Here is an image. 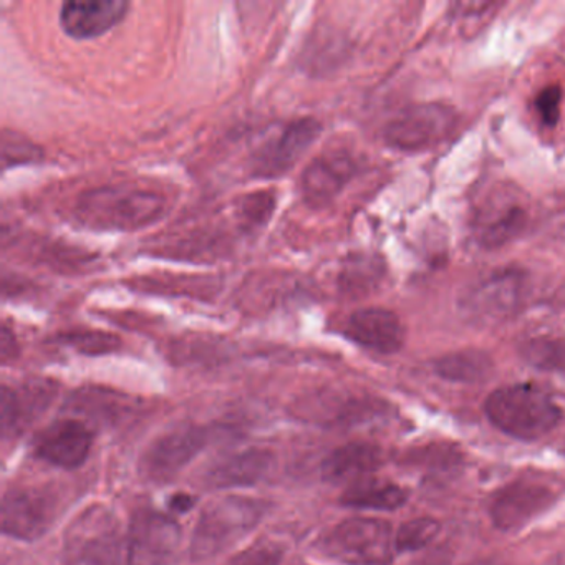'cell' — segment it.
<instances>
[{"instance_id": "obj_14", "label": "cell", "mask_w": 565, "mask_h": 565, "mask_svg": "<svg viewBox=\"0 0 565 565\" xmlns=\"http://www.w3.org/2000/svg\"><path fill=\"white\" fill-rule=\"evenodd\" d=\"M55 389L50 382L24 383L19 387H2L0 392V428L4 439L14 438L24 431L50 405Z\"/></svg>"}, {"instance_id": "obj_10", "label": "cell", "mask_w": 565, "mask_h": 565, "mask_svg": "<svg viewBox=\"0 0 565 565\" xmlns=\"http://www.w3.org/2000/svg\"><path fill=\"white\" fill-rule=\"evenodd\" d=\"M181 544V529L163 512L141 509L131 521L128 539L130 565H168Z\"/></svg>"}, {"instance_id": "obj_28", "label": "cell", "mask_w": 565, "mask_h": 565, "mask_svg": "<svg viewBox=\"0 0 565 565\" xmlns=\"http://www.w3.org/2000/svg\"><path fill=\"white\" fill-rule=\"evenodd\" d=\"M284 547L279 542L260 541L253 547L235 555L229 565H279L284 557Z\"/></svg>"}, {"instance_id": "obj_29", "label": "cell", "mask_w": 565, "mask_h": 565, "mask_svg": "<svg viewBox=\"0 0 565 565\" xmlns=\"http://www.w3.org/2000/svg\"><path fill=\"white\" fill-rule=\"evenodd\" d=\"M274 209V198L269 193L247 196L241 205V216L247 226H261L267 221Z\"/></svg>"}, {"instance_id": "obj_3", "label": "cell", "mask_w": 565, "mask_h": 565, "mask_svg": "<svg viewBox=\"0 0 565 565\" xmlns=\"http://www.w3.org/2000/svg\"><path fill=\"white\" fill-rule=\"evenodd\" d=\"M264 512L263 500L249 497L231 496L211 503L193 532V558L208 561L228 551L260 524Z\"/></svg>"}, {"instance_id": "obj_11", "label": "cell", "mask_w": 565, "mask_h": 565, "mask_svg": "<svg viewBox=\"0 0 565 565\" xmlns=\"http://www.w3.org/2000/svg\"><path fill=\"white\" fill-rule=\"evenodd\" d=\"M55 500L35 487H12L2 497V532L21 541L42 538L54 522Z\"/></svg>"}, {"instance_id": "obj_22", "label": "cell", "mask_w": 565, "mask_h": 565, "mask_svg": "<svg viewBox=\"0 0 565 565\" xmlns=\"http://www.w3.org/2000/svg\"><path fill=\"white\" fill-rule=\"evenodd\" d=\"M494 364L489 355L481 350H461L445 355L435 364L441 379L458 383H481L489 379Z\"/></svg>"}, {"instance_id": "obj_2", "label": "cell", "mask_w": 565, "mask_h": 565, "mask_svg": "<svg viewBox=\"0 0 565 565\" xmlns=\"http://www.w3.org/2000/svg\"><path fill=\"white\" fill-rule=\"evenodd\" d=\"M487 419L499 431L521 441H538L557 428L562 412L538 387H503L484 403Z\"/></svg>"}, {"instance_id": "obj_24", "label": "cell", "mask_w": 565, "mask_h": 565, "mask_svg": "<svg viewBox=\"0 0 565 565\" xmlns=\"http://www.w3.org/2000/svg\"><path fill=\"white\" fill-rule=\"evenodd\" d=\"M439 522L431 518H418L406 522L395 535L396 551L415 552L426 547L438 535Z\"/></svg>"}, {"instance_id": "obj_23", "label": "cell", "mask_w": 565, "mask_h": 565, "mask_svg": "<svg viewBox=\"0 0 565 565\" xmlns=\"http://www.w3.org/2000/svg\"><path fill=\"white\" fill-rule=\"evenodd\" d=\"M383 274H385V266L380 257L358 254V256H351L345 264L338 277V286L347 296L364 297L377 289L380 280L383 279Z\"/></svg>"}, {"instance_id": "obj_17", "label": "cell", "mask_w": 565, "mask_h": 565, "mask_svg": "<svg viewBox=\"0 0 565 565\" xmlns=\"http://www.w3.org/2000/svg\"><path fill=\"white\" fill-rule=\"evenodd\" d=\"M529 215L515 199H493L474 219V238L481 247L497 249L518 239L528 228Z\"/></svg>"}, {"instance_id": "obj_1", "label": "cell", "mask_w": 565, "mask_h": 565, "mask_svg": "<svg viewBox=\"0 0 565 565\" xmlns=\"http://www.w3.org/2000/svg\"><path fill=\"white\" fill-rule=\"evenodd\" d=\"M166 199L134 186H100L77 199L76 218L96 231H137L160 221Z\"/></svg>"}, {"instance_id": "obj_7", "label": "cell", "mask_w": 565, "mask_h": 565, "mask_svg": "<svg viewBox=\"0 0 565 565\" xmlns=\"http://www.w3.org/2000/svg\"><path fill=\"white\" fill-rule=\"evenodd\" d=\"M557 493L549 483L521 477L500 487L491 500L489 515L500 531H518L552 508Z\"/></svg>"}, {"instance_id": "obj_20", "label": "cell", "mask_w": 565, "mask_h": 565, "mask_svg": "<svg viewBox=\"0 0 565 565\" xmlns=\"http://www.w3.org/2000/svg\"><path fill=\"white\" fill-rule=\"evenodd\" d=\"M273 466V457L264 450H249L226 458L206 474V483L211 487L253 486L266 477Z\"/></svg>"}, {"instance_id": "obj_31", "label": "cell", "mask_w": 565, "mask_h": 565, "mask_svg": "<svg viewBox=\"0 0 565 565\" xmlns=\"http://www.w3.org/2000/svg\"><path fill=\"white\" fill-rule=\"evenodd\" d=\"M18 354L19 345L14 334L8 325H2V332H0V358H2V364L5 365L14 360Z\"/></svg>"}, {"instance_id": "obj_34", "label": "cell", "mask_w": 565, "mask_h": 565, "mask_svg": "<svg viewBox=\"0 0 565 565\" xmlns=\"http://www.w3.org/2000/svg\"><path fill=\"white\" fill-rule=\"evenodd\" d=\"M561 565H565V555H562Z\"/></svg>"}, {"instance_id": "obj_6", "label": "cell", "mask_w": 565, "mask_h": 565, "mask_svg": "<svg viewBox=\"0 0 565 565\" xmlns=\"http://www.w3.org/2000/svg\"><path fill=\"white\" fill-rule=\"evenodd\" d=\"M457 125V113L438 103L406 108L387 125L385 141L400 151L429 150L441 143Z\"/></svg>"}, {"instance_id": "obj_16", "label": "cell", "mask_w": 565, "mask_h": 565, "mask_svg": "<svg viewBox=\"0 0 565 565\" xmlns=\"http://www.w3.org/2000/svg\"><path fill=\"white\" fill-rule=\"evenodd\" d=\"M127 0H70L61 4V28L70 37L95 38L115 27L127 15Z\"/></svg>"}, {"instance_id": "obj_13", "label": "cell", "mask_w": 565, "mask_h": 565, "mask_svg": "<svg viewBox=\"0 0 565 565\" xmlns=\"http://www.w3.org/2000/svg\"><path fill=\"white\" fill-rule=\"evenodd\" d=\"M92 429L80 419H60L45 428L35 439V454L41 460L76 470L82 466L92 450Z\"/></svg>"}, {"instance_id": "obj_15", "label": "cell", "mask_w": 565, "mask_h": 565, "mask_svg": "<svg viewBox=\"0 0 565 565\" xmlns=\"http://www.w3.org/2000/svg\"><path fill=\"white\" fill-rule=\"evenodd\" d=\"M345 335L377 354H395L405 344V328L396 313L387 309H360L345 324Z\"/></svg>"}, {"instance_id": "obj_4", "label": "cell", "mask_w": 565, "mask_h": 565, "mask_svg": "<svg viewBox=\"0 0 565 565\" xmlns=\"http://www.w3.org/2000/svg\"><path fill=\"white\" fill-rule=\"evenodd\" d=\"M321 549L328 557L347 565H390L396 545L389 522L354 518L324 535Z\"/></svg>"}, {"instance_id": "obj_21", "label": "cell", "mask_w": 565, "mask_h": 565, "mask_svg": "<svg viewBox=\"0 0 565 565\" xmlns=\"http://www.w3.org/2000/svg\"><path fill=\"white\" fill-rule=\"evenodd\" d=\"M342 505L355 509L395 511L406 503V491L389 481L367 480L351 484L342 494Z\"/></svg>"}, {"instance_id": "obj_12", "label": "cell", "mask_w": 565, "mask_h": 565, "mask_svg": "<svg viewBox=\"0 0 565 565\" xmlns=\"http://www.w3.org/2000/svg\"><path fill=\"white\" fill-rule=\"evenodd\" d=\"M208 445V433L198 426H181L164 433L154 441L143 460L141 473L151 481H168L176 476L203 448Z\"/></svg>"}, {"instance_id": "obj_5", "label": "cell", "mask_w": 565, "mask_h": 565, "mask_svg": "<svg viewBox=\"0 0 565 565\" xmlns=\"http://www.w3.org/2000/svg\"><path fill=\"white\" fill-rule=\"evenodd\" d=\"M529 279L524 270H496L471 286L461 299V309L471 321L497 324L508 321L524 307Z\"/></svg>"}, {"instance_id": "obj_18", "label": "cell", "mask_w": 565, "mask_h": 565, "mask_svg": "<svg viewBox=\"0 0 565 565\" xmlns=\"http://www.w3.org/2000/svg\"><path fill=\"white\" fill-rule=\"evenodd\" d=\"M355 171V161L347 154H324L313 160L303 171V196L312 205H325L342 192V187L351 180Z\"/></svg>"}, {"instance_id": "obj_33", "label": "cell", "mask_w": 565, "mask_h": 565, "mask_svg": "<svg viewBox=\"0 0 565 565\" xmlns=\"http://www.w3.org/2000/svg\"><path fill=\"white\" fill-rule=\"evenodd\" d=\"M466 565H500V564H497V562H494V561H477V562H471V564H466Z\"/></svg>"}, {"instance_id": "obj_27", "label": "cell", "mask_w": 565, "mask_h": 565, "mask_svg": "<svg viewBox=\"0 0 565 565\" xmlns=\"http://www.w3.org/2000/svg\"><path fill=\"white\" fill-rule=\"evenodd\" d=\"M524 357L534 367L554 370L565 365V344L554 338H535L526 345Z\"/></svg>"}, {"instance_id": "obj_8", "label": "cell", "mask_w": 565, "mask_h": 565, "mask_svg": "<svg viewBox=\"0 0 565 565\" xmlns=\"http://www.w3.org/2000/svg\"><path fill=\"white\" fill-rule=\"evenodd\" d=\"M116 524L105 509H90L67 535L66 565H118Z\"/></svg>"}, {"instance_id": "obj_19", "label": "cell", "mask_w": 565, "mask_h": 565, "mask_svg": "<svg viewBox=\"0 0 565 565\" xmlns=\"http://www.w3.org/2000/svg\"><path fill=\"white\" fill-rule=\"evenodd\" d=\"M383 463L379 447L370 443H350L335 450L322 464V473L332 483H350L367 480Z\"/></svg>"}, {"instance_id": "obj_26", "label": "cell", "mask_w": 565, "mask_h": 565, "mask_svg": "<svg viewBox=\"0 0 565 565\" xmlns=\"http://www.w3.org/2000/svg\"><path fill=\"white\" fill-rule=\"evenodd\" d=\"M61 342L85 355L112 354L119 347V338L116 335L100 331L72 332L64 335Z\"/></svg>"}, {"instance_id": "obj_9", "label": "cell", "mask_w": 565, "mask_h": 565, "mask_svg": "<svg viewBox=\"0 0 565 565\" xmlns=\"http://www.w3.org/2000/svg\"><path fill=\"white\" fill-rule=\"evenodd\" d=\"M321 131L315 118H297L270 135L253 153V174L256 177H277L286 174L300 160Z\"/></svg>"}, {"instance_id": "obj_32", "label": "cell", "mask_w": 565, "mask_h": 565, "mask_svg": "<svg viewBox=\"0 0 565 565\" xmlns=\"http://www.w3.org/2000/svg\"><path fill=\"white\" fill-rule=\"evenodd\" d=\"M193 506H195V497L187 496V494H176V496L170 499V508L173 509L174 512L189 511Z\"/></svg>"}, {"instance_id": "obj_30", "label": "cell", "mask_w": 565, "mask_h": 565, "mask_svg": "<svg viewBox=\"0 0 565 565\" xmlns=\"http://www.w3.org/2000/svg\"><path fill=\"white\" fill-rule=\"evenodd\" d=\"M562 90L557 85L542 89L535 96V112L547 127H554L561 116Z\"/></svg>"}, {"instance_id": "obj_25", "label": "cell", "mask_w": 565, "mask_h": 565, "mask_svg": "<svg viewBox=\"0 0 565 565\" xmlns=\"http://www.w3.org/2000/svg\"><path fill=\"white\" fill-rule=\"evenodd\" d=\"M44 153L38 145L32 143L18 131H2V168L9 170L19 164L34 163L42 160Z\"/></svg>"}]
</instances>
